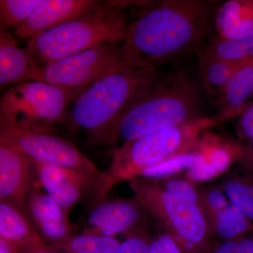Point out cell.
Wrapping results in <instances>:
<instances>
[{"label": "cell", "instance_id": "cell-1", "mask_svg": "<svg viewBox=\"0 0 253 253\" xmlns=\"http://www.w3.org/2000/svg\"><path fill=\"white\" fill-rule=\"evenodd\" d=\"M222 3L211 0L135 1L123 51L134 68H156L204 47Z\"/></svg>", "mask_w": 253, "mask_h": 253}, {"label": "cell", "instance_id": "cell-2", "mask_svg": "<svg viewBox=\"0 0 253 253\" xmlns=\"http://www.w3.org/2000/svg\"><path fill=\"white\" fill-rule=\"evenodd\" d=\"M206 96L202 81H195L184 71H158L118 125L115 146L158 129L204 119Z\"/></svg>", "mask_w": 253, "mask_h": 253}, {"label": "cell", "instance_id": "cell-3", "mask_svg": "<svg viewBox=\"0 0 253 253\" xmlns=\"http://www.w3.org/2000/svg\"><path fill=\"white\" fill-rule=\"evenodd\" d=\"M157 72L156 68H129L96 82L74 100L66 122L83 129L93 144L115 146L118 125Z\"/></svg>", "mask_w": 253, "mask_h": 253}, {"label": "cell", "instance_id": "cell-4", "mask_svg": "<svg viewBox=\"0 0 253 253\" xmlns=\"http://www.w3.org/2000/svg\"><path fill=\"white\" fill-rule=\"evenodd\" d=\"M135 1L111 0L89 14L36 35L28 41V50L37 69L100 44L126 39L131 21L127 9Z\"/></svg>", "mask_w": 253, "mask_h": 253}, {"label": "cell", "instance_id": "cell-5", "mask_svg": "<svg viewBox=\"0 0 253 253\" xmlns=\"http://www.w3.org/2000/svg\"><path fill=\"white\" fill-rule=\"evenodd\" d=\"M209 123L204 118L181 126L163 128L118 146L113 151L109 167L96 176L88 196L91 208L106 199L118 183L139 177L147 168L189 152L199 131Z\"/></svg>", "mask_w": 253, "mask_h": 253}, {"label": "cell", "instance_id": "cell-6", "mask_svg": "<svg viewBox=\"0 0 253 253\" xmlns=\"http://www.w3.org/2000/svg\"><path fill=\"white\" fill-rule=\"evenodd\" d=\"M129 184L148 216L177 244L189 243L204 253H212L211 234L201 206L169 194L159 180L139 176Z\"/></svg>", "mask_w": 253, "mask_h": 253}, {"label": "cell", "instance_id": "cell-7", "mask_svg": "<svg viewBox=\"0 0 253 253\" xmlns=\"http://www.w3.org/2000/svg\"><path fill=\"white\" fill-rule=\"evenodd\" d=\"M73 98L68 91L41 81H29L9 88L0 99V117L15 126L52 131L66 122Z\"/></svg>", "mask_w": 253, "mask_h": 253}, {"label": "cell", "instance_id": "cell-8", "mask_svg": "<svg viewBox=\"0 0 253 253\" xmlns=\"http://www.w3.org/2000/svg\"><path fill=\"white\" fill-rule=\"evenodd\" d=\"M134 68L123 51V42L100 44L46 65L42 82L68 91L73 101L89 86L110 75Z\"/></svg>", "mask_w": 253, "mask_h": 253}, {"label": "cell", "instance_id": "cell-9", "mask_svg": "<svg viewBox=\"0 0 253 253\" xmlns=\"http://www.w3.org/2000/svg\"><path fill=\"white\" fill-rule=\"evenodd\" d=\"M0 137L9 141L32 162L75 169L95 176L101 173L72 142L51 131L21 127L0 117Z\"/></svg>", "mask_w": 253, "mask_h": 253}, {"label": "cell", "instance_id": "cell-10", "mask_svg": "<svg viewBox=\"0 0 253 253\" xmlns=\"http://www.w3.org/2000/svg\"><path fill=\"white\" fill-rule=\"evenodd\" d=\"M148 217L135 197L130 199H105L91 208L83 234L116 238L142 227Z\"/></svg>", "mask_w": 253, "mask_h": 253}, {"label": "cell", "instance_id": "cell-11", "mask_svg": "<svg viewBox=\"0 0 253 253\" xmlns=\"http://www.w3.org/2000/svg\"><path fill=\"white\" fill-rule=\"evenodd\" d=\"M26 213L38 234L53 250L76 235L68 214L35 179L26 204Z\"/></svg>", "mask_w": 253, "mask_h": 253}, {"label": "cell", "instance_id": "cell-12", "mask_svg": "<svg viewBox=\"0 0 253 253\" xmlns=\"http://www.w3.org/2000/svg\"><path fill=\"white\" fill-rule=\"evenodd\" d=\"M35 179L31 160L0 137V202L14 205L26 212Z\"/></svg>", "mask_w": 253, "mask_h": 253}, {"label": "cell", "instance_id": "cell-13", "mask_svg": "<svg viewBox=\"0 0 253 253\" xmlns=\"http://www.w3.org/2000/svg\"><path fill=\"white\" fill-rule=\"evenodd\" d=\"M200 203L211 235L224 241L252 234L253 222L226 198L221 188L199 190Z\"/></svg>", "mask_w": 253, "mask_h": 253}, {"label": "cell", "instance_id": "cell-14", "mask_svg": "<svg viewBox=\"0 0 253 253\" xmlns=\"http://www.w3.org/2000/svg\"><path fill=\"white\" fill-rule=\"evenodd\" d=\"M31 163L38 184L68 214L84 196H89L94 187L96 176L75 169Z\"/></svg>", "mask_w": 253, "mask_h": 253}, {"label": "cell", "instance_id": "cell-15", "mask_svg": "<svg viewBox=\"0 0 253 253\" xmlns=\"http://www.w3.org/2000/svg\"><path fill=\"white\" fill-rule=\"evenodd\" d=\"M111 1L42 0L28 21L15 30V35L21 39L29 41L39 33L104 7Z\"/></svg>", "mask_w": 253, "mask_h": 253}, {"label": "cell", "instance_id": "cell-16", "mask_svg": "<svg viewBox=\"0 0 253 253\" xmlns=\"http://www.w3.org/2000/svg\"><path fill=\"white\" fill-rule=\"evenodd\" d=\"M29 81L42 82V78L28 50L19 47L17 40L8 31L0 30L1 89Z\"/></svg>", "mask_w": 253, "mask_h": 253}, {"label": "cell", "instance_id": "cell-17", "mask_svg": "<svg viewBox=\"0 0 253 253\" xmlns=\"http://www.w3.org/2000/svg\"><path fill=\"white\" fill-rule=\"evenodd\" d=\"M0 239L17 246L21 253L49 248L26 211L8 203L0 202Z\"/></svg>", "mask_w": 253, "mask_h": 253}, {"label": "cell", "instance_id": "cell-18", "mask_svg": "<svg viewBox=\"0 0 253 253\" xmlns=\"http://www.w3.org/2000/svg\"><path fill=\"white\" fill-rule=\"evenodd\" d=\"M215 31L222 40H236L253 31V0L221 3L215 17Z\"/></svg>", "mask_w": 253, "mask_h": 253}, {"label": "cell", "instance_id": "cell-19", "mask_svg": "<svg viewBox=\"0 0 253 253\" xmlns=\"http://www.w3.org/2000/svg\"><path fill=\"white\" fill-rule=\"evenodd\" d=\"M253 96V60L236 68L219 101V117L228 118L241 114Z\"/></svg>", "mask_w": 253, "mask_h": 253}, {"label": "cell", "instance_id": "cell-20", "mask_svg": "<svg viewBox=\"0 0 253 253\" xmlns=\"http://www.w3.org/2000/svg\"><path fill=\"white\" fill-rule=\"evenodd\" d=\"M196 54L207 97L218 106L231 76L239 64L219 59L211 54L205 46L198 50Z\"/></svg>", "mask_w": 253, "mask_h": 253}, {"label": "cell", "instance_id": "cell-21", "mask_svg": "<svg viewBox=\"0 0 253 253\" xmlns=\"http://www.w3.org/2000/svg\"><path fill=\"white\" fill-rule=\"evenodd\" d=\"M241 167L224 178L221 189L231 204L253 222V168Z\"/></svg>", "mask_w": 253, "mask_h": 253}, {"label": "cell", "instance_id": "cell-22", "mask_svg": "<svg viewBox=\"0 0 253 253\" xmlns=\"http://www.w3.org/2000/svg\"><path fill=\"white\" fill-rule=\"evenodd\" d=\"M211 54L219 59L239 65L253 60V31L236 40H222L216 37L205 46Z\"/></svg>", "mask_w": 253, "mask_h": 253}, {"label": "cell", "instance_id": "cell-23", "mask_svg": "<svg viewBox=\"0 0 253 253\" xmlns=\"http://www.w3.org/2000/svg\"><path fill=\"white\" fill-rule=\"evenodd\" d=\"M120 250L121 241L116 238L81 233L54 251L61 253H120Z\"/></svg>", "mask_w": 253, "mask_h": 253}, {"label": "cell", "instance_id": "cell-24", "mask_svg": "<svg viewBox=\"0 0 253 253\" xmlns=\"http://www.w3.org/2000/svg\"><path fill=\"white\" fill-rule=\"evenodd\" d=\"M42 0H0V30L23 26Z\"/></svg>", "mask_w": 253, "mask_h": 253}, {"label": "cell", "instance_id": "cell-25", "mask_svg": "<svg viewBox=\"0 0 253 253\" xmlns=\"http://www.w3.org/2000/svg\"><path fill=\"white\" fill-rule=\"evenodd\" d=\"M201 155V151H189L177 155L147 168L141 173L140 176L155 180L169 179L174 174L190 169L199 161Z\"/></svg>", "mask_w": 253, "mask_h": 253}, {"label": "cell", "instance_id": "cell-26", "mask_svg": "<svg viewBox=\"0 0 253 253\" xmlns=\"http://www.w3.org/2000/svg\"><path fill=\"white\" fill-rule=\"evenodd\" d=\"M161 181L165 189L169 194L183 200L201 206L199 191L196 189L193 183L187 179H166Z\"/></svg>", "mask_w": 253, "mask_h": 253}, {"label": "cell", "instance_id": "cell-27", "mask_svg": "<svg viewBox=\"0 0 253 253\" xmlns=\"http://www.w3.org/2000/svg\"><path fill=\"white\" fill-rule=\"evenodd\" d=\"M121 241L120 253H151V237L142 227L126 234Z\"/></svg>", "mask_w": 253, "mask_h": 253}, {"label": "cell", "instance_id": "cell-28", "mask_svg": "<svg viewBox=\"0 0 253 253\" xmlns=\"http://www.w3.org/2000/svg\"><path fill=\"white\" fill-rule=\"evenodd\" d=\"M237 134L240 140L246 145L253 141V101L249 103L240 114Z\"/></svg>", "mask_w": 253, "mask_h": 253}, {"label": "cell", "instance_id": "cell-29", "mask_svg": "<svg viewBox=\"0 0 253 253\" xmlns=\"http://www.w3.org/2000/svg\"><path fill=\"white\" fill-rule=\"evenodd\" d=\"M151 253H184L172 236L163 231V232L151 237Z\"/></svg>", "mask_w": 253, "mask_h": 253}, {"label": "cell", "instance_id": "cell-30", "mask_svg": "<svg viewBox=\"0 0 253 253\" xmlns=\"http://www.w3.org/2000/svg\"><path fill=\"white\" fill-rule=\"evenodd\" d=\"M212 253H240L239 239L222 241L213 248Z\"/></svg>", "mask_w": 253, "mask_h": 253}, {"label": "cell", "instance_id": "cell-31", "mask_svg": "<svg viewBox=\"0 0 253 253\" xmlns=\"http://www.w3.org/2000/svg\"><path fill=\"white\" fill-rule=\"evenodd\" d=\"M240 253H253V236H244L239 239Z\"/></svg>", "mask_w": 253, "mask_h": 253}, {"label": "cell", "instance_id": "cell-32", "mask_svg": "<svg viewBox=\"0 0 253 253\" xmlns=\"http://www.w3.org/2000/svg\"><path fill=\"white\" fill-rule=\"evenodd\" d=\"M0 253H21L20 249L15 245L0 239Z\"/></svg>", "mask_w": 253, "mask_h": 253}, {"label": "cell", "instance_id": "cell-33", "mask_svg": "<svg viewBox=\"0 0 253 253\" xmlns=\"http://www.w3.org/2000/svg\"><path fill=\"white\" fill-rule=\"evenodd\" d=\"M27 253H61L58 252V251H54V250L50 249V248H48V249H40L36 250V251H31V252Z\"/></svg>", "mask_w": 253, "mask_h": 253}, {"label": "cell", "instance_id": "cell-34", "mask_svg": "<svg viewBox=\"0 0 253 253\" xmlns=\"http://www.w3.org/2000/svg\"><path fill=\"white\" fill-rule=\"evenodd\" d=\"M247 146H249L250 149H251V151H252L253 152V141H251V142L249 144H248Z\"/></svg>", "mask_w": 253, "mask_h": 253}, {"label": "cell", "instance_id": "cell-35", "mask_svg": "<svg viewBox=\"0 0 253 253\" xmlns=\"http://www.w3.org/2000/svg\"><path fill=\"white\" fill-rule=\"evenodd\" d=\"M252 234V236H253V231L252 232V234Z\"/></svg>", "mask_w": 253, "mask_h": 253}, {"label": "cell", "instance_id": "cell-36", "mask_svg": "<svg viewBox=\"0 0 253 253\" xmlns=\"http://www.w3.org/2000/svg\"><path fill=\"white\" fill-rule=\"evenodd\" d=\"M252 99H253V98H252Z\"/></svg>", "mask_w": 253, "mask_h": 253}]
</instances>
